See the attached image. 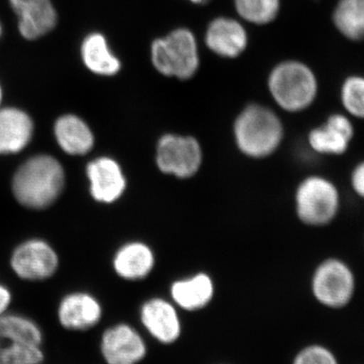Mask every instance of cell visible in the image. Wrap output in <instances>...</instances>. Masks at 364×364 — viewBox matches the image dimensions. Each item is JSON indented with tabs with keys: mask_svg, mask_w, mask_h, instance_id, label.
I'll use <instances>...</instances> for the list:
<instances>
[{
	"mask_svg": "<svg viewBox=\"0 0 364 364\" xmlns=\"http://www.w3.org/2000/svg\"><path fill=\"white\" fill-rule=\"evenodd\" d=\"M65 182V169L56 157L37 154L28 158L14 171L11 193L23 208L42 210L58 200Z\"/></svg>",
	"mask_w": 364,
	"mask_h": 364,
	"instance_id": "6da1fadb",
	"label": "cell"
},
{
	"mask_svg": "<svg viewBox=\"0 0 364 364\" xmlns=\"http://www.w3.org/2000/svg\"><path fill=\"white\" fill-rule=\"evenodd\" d=\"M234 134L237 146L243 154L264 158L279 148L284 128L274 112L262 105H252L237 117Z\"/></svg>",
	"mask_w": 364,
	"mask_h": 364,
	"instance_id": "7a4b0ae2",
	"label": "cell"
},
{
	"mask_svg": "<svg viewBox=\"0 0 364 364\" xmlns=\"http://www.w3.org/2000/svg\"><path fill=\"white\" fill-rule=\"evenodd\" d=\"M268 86L275 102L287 112L303 111L312 105L317 95V80L313 72L296 61L275 67Z\"/></svg>",
	"mask_w": 364,
	"mask_h": 364,
	"instance_id": "3957f363",
	"label": "cell"
},
{
	"mask_svg": "<svg viewBox=\"0 0 364 364\" xmlns=\"http://www.w3.org/2000/svg\"><path fill=\"white\" fill-rule=\"evenodd\" d=\"M151 58L153 65L163 75L193 77L200 64L195 36L186 28H177L153 42Z\"/></svg>",
	"mask_w": 364,
	"mask_h": 364,
	"instance_id": "277c9868",
	"label": "cell"
},
{
	"mask_svg": "<svg viewBox=\"0 0 364 364\" xmlns=\"http://www.w3.org/2000/svg\"><path fill=\"white\" fill-rule=\"evenodd\" d=\"M339 208L338 189L325 177H306L296 189V214L299 219L309 226L329 224L338 214Z\"/></svg>",
	"mask_w": 364,
	"mask_h": 364,
	"instance_id": "5b68a950",
	"label": "cell"
},
{
	"mask_svg": "<svg viewBox=\"0 0 364 364\" xmlns=\"http://www.w3.org/2000/svg\"><path fill=\"white\" fill-rule=\"evenodd\" d=\"M312 291L323 306L343 308L353 298L355 277L346 263L331 258L321 263L314 273Z\"/></svg>",
	"mask_w": 364,
	"mask_h": 364,
	"instance_id": "8992f818",
	"label": "cell"
},
{
	"mask_svg": "<svg viewBox=\"0 0 364 364\" xmlns=\"http://www.w3.org/2000/svg\"><path fill=\"white\" fill-rule=\"evenodd\" d=\"M156 163L163 173L189 178L202 166V147L193 136L167 134L157 144Z\"/></svg>",
	"mask_w": 364,
	"mask_h": 364,
	"instance_id": "52a82bcc",
	"label": "cell"
},
{
	"mask_svg": "<svg viewBox=\"0 0 364 364\" xmlns=\"http://www.w3.org/2000/svg\"><path fill=\"white\" fill-rule=\"evenodd\" d=\"M9 265L18 279L43 282L51 279L58 270L59 256L49 242L31 238L14 249Z\"/></svg>",
	"mask_w": 364,
	"mask_h": 364,
	"instance_id": "ba28073f",
	"label": "cell"
},
{
	"mask_svg": "<svg viewBox=\"0 0 364 364\" xmlns=\"http://www.w3.org/2000/svg\"><path fill=\"white\" fill-rule=\"evenodd\" d=\"M147 350L142 335L127 323L107 328L100 336V352L105 364H139Z\"/></svg>",
	"mask_w": 364,
	"mask_h": 364,
	"instance_id": "9c48e42d",
	"label": "cell"
},
{
	"mask_svg": "<svg viewBox=\"0 0 364 364\" xmlns=\"http://www.w3.org/2000/svg\"><path fill=\"white\" fill-rule=\"evenodd\" d=\"M102 316L100 299L88 291H71L60 299L57 306V320L67 331H90L100 324Z\"/></svg>",
	"mask_w": 364,
	"mask_h": 364,
	"instance_id": "30bf717a",
	"label": "cell"
},
{
	"mask_svg": "<svg viewBox=\"0 0 364 364\" xmlns=\"http://www.w3.org/2000/svg\"><path fill=\"white\" fill-rule=\"evenodd\" d=\"M85 176L91 198L109 205L117 202L127 188V179L121 164L109 156H100L86 164Z\"/></svg>",
	"mask_w": 364,
	"mask_h": 364,
	"instance_id": "8fae6325",
	"label": "cell"
},
{
	"mask_svg": "<svg viewBox=\"0 0 364 364\" xmlns=\"http://www.w3.org/2000/svg\"><path fill=\"white\" fill-rule=\"evenodd\" d=\"M18 18V30L28 41L39 40L54 31L58 13L52 0H9Z\"/></svg>",
	"mask_w": 364,
	"mask_h": 364,
	"instance_id": "7c38bea8",
	"label": "cell"
},
{
	"mask_svg": "<svg viewBox=\"0 0 364 364\" xmlns=\"http://www.w3.org/2000/svg\"><path fill=\"white\" fill-rule=\"evenodd\" d=\"M142 325L153 338L162 344H172L181 334V322L176 306L163 299H151L141 306Z\"/></svg>",
	"mask_w": 364,
	"mask_h": 364,
	"instance_id": "4fadbf2b",
	"label": "cell"
},
{
	"mask_svg": "<svg viewBox=\"0 0 364 364\" xmlns=\"http://www.w3.org/2000/svg\"><path fill=\"white\" fill-rule=\"evenodd\" d=\"M35 123L25 109L16 107H0V155H16L30 145Z\"/></svg>",
	"mask_w": 364,
	"mask_h": 364,
	"instance_id": "5bb4252c",
	"label": "cell"
},
{
	"mask_svg": "<svg viewBox=\"0 0 364 364\" xmlns=\"http://www.w3.org/2000/svg\"><path fill=\"white\" fill-rule=\"evenodd\" d=\"M53 134L60 149L69 156H85L95 148V134L90 124L77 114L60 116L53 126Z\"/></svg>",
	"mask_w": 364,
	"mask_h": 364,
	"instance_id": "9a60e30c",
	"label": "cell"
},
{
	"mask_svg": "<svg viewBox=\"0 0 364 364\" xmlns=\"http://www.w3.org/2000/svg\"><path fill=\"white\" fill-rule=\"evenodd\" d=\"M354 129L348 117L332 114L325 124L309 134V144L318 154L342 155L348 149Z\"/></svg>",
	"mask_w": 364,
	"mask_h": 364,
	"instance_id": "2e32d148",
	"label": "cell"
},
{
	"mask_svg": "<svg viewBox=\"0 0 364 364\" xmlns=\"http://www.w3.org/2000/svg\"><path fill=\"white\" fill-rule=\"evenodd\" d=\"M155 265L152 249L142 242H129L117 249L112 258L114 272L123 279L140 280L150 274Z\"/></svg>",
	"mask_w": 364,
	"mask_h": 364,
	"instance_id": "e0dca14e",
	"label": "cell"
},
{
	"mask_svg": "<svg viewBox=\"0 0 364 364\" xmlns=\"http://www.w3.org/2000/svg\"><path fill=\"white\" fill-rule=\"evenodd\" d=\"M205 43L215 54L235 58L245 50L247 33L238 21L232 18H215L208 26Z\"/></svg>",
	"mask_w": 364,
	"mask_h": 364,
	"instance_id": "ac0fdd59",
	"label": "cell"
},
{
	"mask_svg": "<svg viewBox=\"0 0 364 364\" xmlns=\"http://www.w3.org/2000/svg\"><path fill=\"white\" fill-rule=\"evenodd\" d=\"M83 65L95 75L111 77L119 73L122 63L112 51L105 35L100 32L88 33L80 45Z\"/></svg>",
	"mask_w": 364,
	"mask_h": 364,
	"instance_id": "d6986e66",
	"label": "cell"
},
{
	"mask_svg": "<svg viewBox=\"0 0 364 364\" xmlns=\"http://www.w3.org/2000/svg\"><path fill=\"white\" fill-rule=\"evenodd\" d=\"M215 289L213 280L205 273L189 279L177 280L171 287V298L179 308L196 311L205 308L212 301Z\"/></svg>",
	"mask_w": 364,
	"mask_h": 364,
	"instance_id": "ffe728a7",
	"label": "cell"
},
{
	"mask_svg": "<svg viewBox=\"0 0 364 364\" xmlns=\"http://www.w3.org/2000/svg\"><path fill=\"white\" fill-rule=\"evenodd\" d=\"M0 337L6 342H21L43 346L44 331L33 318L23 314L7 312L0 316Z\"/></svg>",
	"mask_w": 364,
	"mask_h": 364,
	"instance_id": "44dd1931",
	"label": "cell"
},
{
	"mask_svg": "<svg viewBox=\"0 0 364 364\" xmlns=\"http://www.w3.org/2000/svg\"><path fill=\"white\" fill-rule=\"evenodd\" d=\"M333 18L347 39H364V0H340Z\"/></svg>",
	"mask_w": 364,
	"mask_h": 364,
	"instance_id": "7402d4cb",
	"label": "cell"
},
{
	"mask_svg": "<svg viewBox=\"0 0 364 364\" xmlns=\"http://www.w3.org/2000/svg\"><path fill=\"white\" fill-rule=\"evenodd\" d=\"M0 364H44L46 354L43 346L39 345L21 343V342H6L1 339Z\"/></svg>",
	"mask_w": 364,
	"mask_h": 364,
	"instance_id": "603a6c76",
	"label": "cell"
},
{
	"mask_svg": "<svg viewBox=\"0 0 364 364\" xmlns=\"http://www.w3.org/2000/svg\"><path fill=\"white\" fill-rule=\"evenodd\" d=\"M235 6L244 20L265 25L277 18L279 0H235Z\"/></svg>",
	"mask_w": 364,
	"mask_h": 364,
	"instance_id": "cb8c5ba5",
	"label": "cell"
},
{
	"mask_svg": "<svg viewBox=\"0 0 364 364\" xmlns=\"http://www.w3.org/2000/svg\"><path fill=\"white\" fill-rule=\"evenodd\" d=\"M341 100L349 114L364 119V77L347 79L342 86Z\"/></svg>",
	"mask_w": 364,
	"mask_h": 364,
	"instance_id": "d4e9b609",
	"label": "cell"
},
{
	"mask_svg": "<svg viewBox=\"0 0 364 364\" xmlns=\"http://www.w3.org/2000/svg\"><path fill=\"white\" fill-rule=\"evenodd\" d=\"M293 364H338L334 354L322 345H310L296 354Z\"/></svg>",
	"mask_w": 364,
	"mask_h": 364,
	"instance_id": "484cf974",
	"label": "cell"
},
{
	"mask_svg": "<svg viewBox=\"0 0 364 364\" xmlns=\"http://www.w3.org/2000/svg\"><path fill=\"white\" fill-rule=\"evenodd\" d=\"M351 186L356 195L364 198V161L359 163L352 171Z\"/></svg>",
	"mask_w": 364,
	"mask_h": 364,
	"instance_id": "4316f807",
	"label": "cell"
},
{
	"mask_svg": "<svg viewBox=\"0 0 364 364\" xmlns=\"http://www.w3.org/2000/svg\"><path fill=\"white\" fill-rule=\"evenodd\" d=\"M13 303V294L6 284L0 282V316L9 312Z\"/></svg>",
	"mask_w": 364,
	"mask_h": 364,
	"instance_id": "83f0119b",
	"label": "cell"
},
{
	"mask_svg": "<svg viewBox=\"0 0 364 364\" xmlns=\"http://www.w3.org/2000/svg\"><path fill=\"white\" fill-rule=\"evenodd\" d=\"M2 102H4V90H2L1 83H0V107H2Z\"/></svg>",
	"mask_w": 364,
	"mask_h": 364,
	"instance_id": "f1b7e54d",
	"label": "cell"
},
{
	"mask_svg": "<svg viewBox=\"0 0 364 364\" xmlns=\"http://www.w3.org/2000/svg\"><path fill=\"white\" fill-rule=\"evenodd\" d=\"M191 1L195 2V4H205V2L208 1V0H191Z\"/></svg>",
	"mask_w": 364,
	"mask_h": 364,
	"instance_id": "f546056e",
	"label": "cell"
},
{
	"mask_svg": "<svg viewBox=\"0 0 364 364\" xmlns=\"http://www.w3.org/2000/svg\"><path fill=\"white\" fill-rule=\"evenodd\" d=\"M2 33H4V28H2V23L0 21V39H1Z\"/></svg>",
	"mask_w": 364,
	"mask_h": 364,
	"instance_id": "4dcf8cb0",
	"label": "cell"
}]
</instances>
